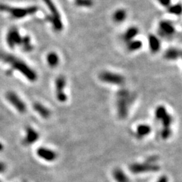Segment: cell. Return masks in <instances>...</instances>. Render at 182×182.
<instances>
[{
	"label": "cell",
	"mask_w": 182,
	"mask_h": 182,
	"mask_svg": "<svg viewBox=\"0 0 182 182\" xmlns=\"http://www.w3.org/2000/svg\"><path fill=\"white\" fill-rule=\"evenodd\" d=\"M33 109L43 119H49L51 117V113L47 107L45 105L40 103V102H36L33 104Z\"/></svg>",
	"instance_id": "4fadbf2b"
},
{
	"label": "cell",
	"mask_w": 182,
	"mask_h": 182,
	"mask_svg": "<svg viewBox=\"0 0 182 182\" xmlns=\"http://www.w3.org/2000/svg\"><path fill=\"white\" fill-rule=\"evenodd\" d=\"M6 169V165L3 162H0V173H3Z\"/></svg>",
	"instance_id": "4dcf8cb0"
},
{
	"label": "cell",
	"mask_w": 182,
	"mask_h": 182,
	"mask_svg": "<svg viewBox=\"0 0 182 182\" xmlns=\"http://www.w3.org/2000/svg\"><path fill=\"white\" fill-rule=\"evenodd\" d=\"M158 160V158L156 156V155H152L146 158V162L152 163V164H157V162Z\"/></svg>",
	"instance_id": "83f0119b"
},
{
	"label": "cell",
	"mask_w": 182,
	"mask_h": 182,
	"mask_svg": "<svg viewBox=\"0 0 182 182\" xmlns=\"http://www.w3.org/2000/svg\"><path fill=\"white\" fill-rule=\"evenodd\" d=\"M113 177L116 182H129V180L127 175L119 168H115L113 171Z\"/></svg>",
	"instance_id": "d6986e66"
},
{
	"label": "cell",
	"mask_w": 182,
	"mask_h": 182,
	"mask_svg": "<svg viewBox=\"0 0 182 182\" xmlns=\"http://www.w3.org/2000/svg\"><path fill=\"white\" fill-rule=\"evenodd\" d=\"M130 171L134 174H146V173H153L159 171L160 167L158 164H152L147 162L135 163L130 166Z\"/></svg>",
	"instance_id": "8992f818"
},
{
	"label": "cell",
	"mask_w": 182,
	"mask_h": 182,
	"mask_svg": "<svg viewBox=\"0 0 182 182\" xmlns=\"http://www.w3.org/2000/svg\"><path fill=\"white\" fill-rule=\"evenodd\" d=\"M148 43L149 49L152 53L159 51L161 47V42L157 35L151 34L148 37Z\"/></svg>",
	"instance_id": "7c38bea8"
},
{
	"label": "cell",
	"mask_w": 182,
	"mask_h": 182,
	"mask_svg": "<svg viewBox=\"0 0 182 182\" xmlns=\"http://www.w3.org/2000/svg\"><path fill=\"white\" fill-rule=\"evenodd\" d=\"M43 1L49 9L50 14H51V16L49 17V20L51 23L54 30L56 32L61 31L63 28V24L60 13L57 10L56 5L53 2V0H43Z\"/></svg>",
	"instance_id": "277c9868"
},
{
	"label": "cell",
	"mask_w": 182,
	"mask_h": 182,
	"mask_svg": "<svg viewBox=\"0 0 182 182\" xmlns=\"http://www.w3.org/2000/svg\"><path fill=\"white\" fill-rule=\"evenodd\" d=\"M37 154L39 158L47 162H53L57 158V153L55 151L45 147H40L37 149Z\"/></svg>",
	"instance_id": "8fae6325"
},
{
	"label": "cell",
	"mask_w": 182,
	"mask_h": 182,
	"mask_svg": "<svg viewBox=\"0 0 182 182\" xmlns=\"http://www.w3.org/2000/svg\"><path fill=\"white\" fill-rule=\"evenodd\" d=\"M66 79L65 76H59L55 81V94L63 93H65L66 86Z\"/></svg>",
	"instance_id": "ac0fdd59"
},
{
	"label": "cell",
	"mask_w": 182,
	"mask_h": 182,
	"mask_svg": "<svg viewBox=\"0 0 182 182\" xmlns=\"http://www.w3.org/2000/svg\"><path fill=\"white\" fill-rule=\"evenodd\" d=\"M168 10V12L170 14L175 16H180L181 14V5L180 4H176L174 5H170L167 8Z\"/></svg>",
	"instance_id": "603a6c76"
},
{
	"label": "cell",
	"mask_w": 182,
	"mask_h": 182,
	"mask_svg": "<svg viewBox=\"0 0 182 182\" xmlns=\"http://www.w3.org/2000/svg\"><path fill=\"white\" fill-rule=\"evenodd\" d=\"M151 131H152V128L151 125L142 124L137 126L136 134L138 138H142L147 136L148 135H149L151 133Z\"/></svg>",
	"instance_id": "e0dca14e"
},
{
	"label": "cell",
	"mask_w": 182,
	"mask_h": 182,
	"mask_svg": "<svg viewBox=\"0 0 182 182\" xmlns=\"http://www.w3.org/2000/svg\"><path fill=\"white\" fill-rule=\"evenodd\" d=\"M157 182H169V178L167 175H163L158 179Z\"/></svg>",
	"instance_id": "f546056e"
},
{
	"label": "cell",
	"mask_w": 182,
	"mask_h": 182,
	"mask_svg": "<svg viewBox=\"0 0 182 182\" xmlns=\"http://www.w3.org/2000/svg\"><path fill=\"white\" fill-rule=\"evenodd\" d=\"M25 133V136L22 140V143L25 146L33 145L39 139V134L38 132L31 126H28L26 128Z\"/></svg>",
	"instance_id": "30bf717a"
},
{
	"label": "cell",
	"mask_w": 182,
	"mask_h": 182,
	"mask_svg": "<svg viewBox=\"0 0 182 182\" xmlns=\"http://www.w3.org/2000/svg\"><path fill=\"white\" fill-rule=\"evenodd\" d=\"M39 10L37 6L27 8H13L5 4H0V11L8 12L14 19H20L30 15H33Z\"/></svg>",
	"instance_id": "3957f363"
},
{
	"label": "cell",
	"mask_w": 182,
	"mask_h": 182,
	"mask_svg": "<svg viewBox=\"0 0 182 182\" xmlns=\"http://www.w3.org/2000/svg\"><path fill=\"white\" fill-rule=\"evenodd\" d=\"M24 182H27V181H24Z\"/></svg>",
	"instance_id": "836d02e7"
},
{
	"label": "cell",
	"mask_w": 182,
	"mask_h": 182,
	"mask_svg": "<svg viewBox=\"0 0 182 182\" xmlns=\"http://www.w3.org/2000/svg\"><path fill=\"white\" fill-rule=\"evenodd\" d=\"M20 46L22 47L23 51L24 52H31L33 51V46L31 43V37L28 36V35L22 37V41Z\"/></svg>",
	"instance_id": "7402d4cb"
},
{
	"label": "cell",
	"mask_w": 182,
	"mask_h": 182,
	"mask_svg": "<svg viewBox=\"0 0 182 182\" xmlns=\"http://www.w3.org/2000/svg\"><path fill=\"white\" fill-rule=\"evenodd\" d=\"M134 93L126 89L119 90L116 94V109L117 115L120 119H124L128 117L129 111L135 100Z\"/></svg>",
	"instance_id": "7a4b0ae2"
},
{
	"label": "cell",
	"mask_w": 182,
	"mask_h": 182,
	"mask_svg": "<svg viewBox=\"0 0 182 182\" xmlns=\"http://www.w3.org/2000/svg\"><path fill=\"white\" fill-rule=\"evenodd\" d=\"M128 17V13L124 8H119L114 11L112 15V19L117 24L124 22Z\"/></svg>",
	"instance_id": "5bb4252c"
},
{
	"label": "cell",
	"mask_w": 182,
	"mask_h": 182,
	"mask_svg": "<svg viewBox=\"0 0 182 182\" xmlns=\"http://www.w3.org/2000/svg\"><path fill=\"white\" fill-rule=\"evenodd\" d=\"M93 4V0H75V5L80 8H90Z\"/></svg>",
	"instance_id": "d4e9b609"
},
{
	"label": "cell",
	"mask_w": 182,
	"mask_h": 182,
	"mask_svg": "<svg viewBox=\"0 0 182 182\" xmlns=\"http://www.w3.org/2000/svg\"><path fill=\"white\" fill-rule=\"evenodd\" d=\"M161 121L163 128H171V125L173 124L174 119H173V117L171 115H170L169 113H167Z\"/></svg>",
	"instance_id": "484cf974"
},
{
	"label": "cell",
	"mask_w": 182,
	"mask_h": 182,
	"mask_svg": "<svg viewBox=\"0 0 182 182\" xmlns=\"http://www.w3.org/2000/svg\"><path fill=\"white\" fill-rule=\"evenodd\" d=\"M21 41L22 37L20 36L18 29L15 27L11 28L6 36V42L9 47L14 49L16 46H20Z\"/></svg>",
	"instance_id": "9c48e42d"
},
{
	"label": "cell",
	"mask_w": 182,
	"mask_h": 182,
	"mask_svg": "<svg viewBox=\"0 0 182 182\" xmlns=\"http://www.w3.org/2000/svg\"><path fill=\"white\" fill-rule=\"evenodd\" d=\"M47 61L48 65L51 67H57L60 63V57L55 52L51 51L47 55Z\"/></svg>",
	"instance_id": "ffe728a7"
},
{
	"label": "cell",
	"mask_w": 182,
	"mask_h": 182,
	"mask_svg": "<svg viewBox=\"0 0 182 182\" xmlns=\"http://www.w3.org/2000/svg\"><path fill=\"white\" fill-rule=\"evenodd\" d=\"M176 32L175 26L168 20H161L158 23V34L160 36L169 38L174 36Z\"/></svg>",
	"instance_id": "ba28073f"
},
{
	"label": "cell",
	"mask_w": 182,
	"mask_h": 182,
	"mask_svg": "<svg viewBox=\"0 0 182 182\" xmlns=\"http://www.w3.org/2000/svg\"><path fill=\"white\" fill-rule=\"evenodd\" d=\"M161 5L163 7L168 8L170 5H171V0H157Z\"/></svg>",
	"instance_id": "f1b7e54d"
},
{
	"label": "cell",
	"mask_w": 182,
	"mask_h": 182,
	"mask_svg": "<svg viewBox=\"0 0 182 182\" xmlns=\"http://www.w3.org/2000/svg\"><path fill=\"white\" fill-rule=\"evenodd\" d=\"M5 98L20 113H24L26 111V105L18 95L13 91H9L5 94Z\"/></svg>",
	"instance_id": "52a82bcc"
},
{
	"label": "cell",
	"mask_w": 182,
	"mask_h": 182,
	"mask_svg": "<svg viewBox=\"0 0 182 182\" xmlns=\"http://www.w3.org/2000/svg\"><path fill=\"white\" fill-rule=\"evenodd\" d=\"M171 128H163V130H161V136L163 140H167L171 136Z\"/></svg>",
	"instance_id": "4316f807"
},
{
	"label": "cell",
	"mask_w": 182,
	"mask_h": 182,
	"mask_svg": "<svg viewBox=\"0 0 182 182\" xmlns=\"http://www.w3.org/2000/svg\"><path fill=\"white\" fill-rule=\"evenodd\" d=\"M4 150V145H2V144L0 142V151H2Z\"/></svg>",
	"instance_id": "1f68e13d"
},
{
	"label": "cell",
	"mask_w": 182,
	"mask_h": 182,
	"mask_svg": "<svg viewBox=\"0 0 182 182\" xmlns=\"http://www.w3.org/2000/svg\"><path fill=\"white\" fill-rule=\"evenodd\" d=\"M138 33L139 29L136 26H130L125 31L124 35H123V39L126 43H128L132 40L136 39Z\"/></svg>",
	"instance_id": "2e32d148"
},
{
	"label": "cell",
	"mask_w": 182,
	"mask_h": 182,
	"mask_svg": "<svg viewBox=\"0 0 182 182\" xmlns=\"http://www.w3.org/2000/svg\"><path fill=\"white\" fill-rule=\"evenodd\" d=\"M0 61L10 65L11 69L20 72L30 82L33 83L37 80L38 76L36 72L24 61L15 55L0 50Z\"/></svg>",
	"instance_id": "6da1fadb"
},
{
	"label": "cell",
	"mask_w": 182,
	"mask_h": 182,
	"mask_svg": "<svg viewBox=\"0 0 182 182\" xmlns=\"http://www.w3.org/2000/svg\"><path fill=\"white\" fill-rule=\"evenodd\" d=\"M167 113H168V112H167V109L163 105H159L156 108V110H155V117H156L157 119L160 120V121Z\"/></svg>",
	"instance_id": "cb8c5ba5"
},
{
	"label": "cell",
	"mask_w": 182,
	"mask_h": 182,
	"mask_svg": "<svg viewBox=\"0 0 182 182\" xmlns=\"http://www.w3.org/2000/svg\"><path fill=\"white\" fill-rule=\"evenodd\" d=\"M0 182H2V181H1V180H0Z\"/></svg>",
	"instance_id": "d6a6232c"
},
{
	"label": "cell",
	"mask_w": 182,
	"mask_h": 182,
	"mask_svg": "<svg viewBox=\"0 0 182 182\" xmlns=\"http://www.w3.org/2000/svg\"><path fill=\"white\" fill-rule=\"evenodd\" d=\"M181 55V50L175 47L169 48L164 53V58L169 61L177 60Z\"/></svg>",
	"instance_id": "9a60e30c"
},
{
	"label": "cell",
	"mask_w": 182,
	"mask_h": 182,
	"mask_svg": "<svg viewBox=\"0 0 182 182\" xmlns=\"http://www.w3.org/2000/svg\"><path fill=\"white\" fill-rule=\"evenodd\" d=\"M143 46V43L140 40L134 39L127 43V49L130 52H135L141 49Z\"/></svg>",
	"instance_id": "44dd1931"
},
{
	"label": "cell",
	"mask_w": 182,
	"mask_h": 182,
	"mask_svg": "<svg viewBox=\"0 0 182 182\" xmlns=\"http://www.w3.org/2000/svg\"><path fill=\"white\" fill-rule=\"evenodd\" d=\"M99 78L102 83L115 86H122L125 82V78L124 76L109 71L102 72L99 74Z\"/></svg>",
	"instance_id": "5b68a950"
}]
</instances>
